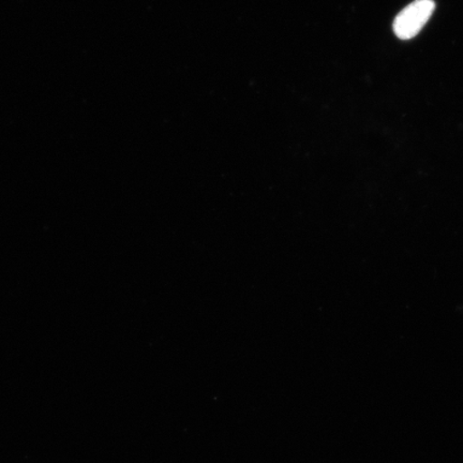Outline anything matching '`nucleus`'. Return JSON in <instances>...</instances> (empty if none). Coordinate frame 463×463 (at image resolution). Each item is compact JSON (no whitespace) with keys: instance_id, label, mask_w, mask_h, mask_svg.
Instances as JSON below:
<instances>
[{"instance_id":"1","label":"nucleus","mask_w":463,"mask_h":463,"mask_svg":"<svg viewBox=\"0 0 463 463\" xmlns=\"http://www.w3.org/2000/svg\"><path fill=\"white\" fill-rule=\"evenodd\" d=\"M436 4L433 0H415L405 7L393 21V32L399 39L410 40L430 21Z\"/></svg>"}]
</instances>
